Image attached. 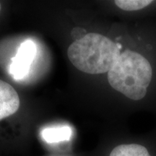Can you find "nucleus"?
<instances>
[{"instance_id":"f257e3e1","label":"nucleus","mask_w":156,"mask_h":156,"mask_svg":"<svg viewBox=\"0 0 156 156\" xmlns=\"http://www.w3.org/2000/svg\"><path fill=\"white\" fill-rule=\"evenodd\" d=\"M128 38L127 26L122 34L111 36L101 32H90L69 46L67 56L77 69L87 75H106L122 53Z\"/></svg>"},{"instance_id":"f03ea898","label":"nucleus","mask_w":156,"mask_h":156,"mask_svg":"<svg viewBox=\"0 0 156 156\" xmlns=\"http://www.w3.org/2000/svg\"><path fill=\"white\" fill-rule=\"evenodd\" d=\"M107 156H156V126L113 145Z\"/></svg>"},{"instance_id":"7ed1b4c3","label":"nucleus","mask_w":156,"mask_h":156,"mask_svg":"<svg viewBox=\"0 0 156 156\" xmlns=\"http://www.w3.org/2000/svg\"><path fill=\"white\" fill-rule=\"evenodd\" d=\"M112 5L133 22L156 19V0H115Z\"/></svg>"},{"instance_id":"20e7f679","label":"nucleus","mask_w":156,"mask_h":156,"mask_svg":"<svg viewBox=\"0 0 156 156\" xmlns=\"http://www.w3.org/2000/svg\"><path fill=\"white\" fill-rule=\"evenodd\" d=\"M36 55V46L33 41L26 40L20 44L9 66V73L14 79L21 80L27 76Z\"/></svg>"},{"instance_id":"39448f33","label":"nucleus","mask_w":156,"mask_h":156,"mask_svg":"<svg viewBox=\"0 0 156 156\" xmlns=\"http://www.w3.org/2000/svg\"><path fill=\"white\" fill-rule=\"evenodd\" d=\"M20 105L19 95L14 87L0 80V121L16 113Z\"/></svg>"},{"instance_id":"423d86ee","label":"nucleus","mask_w":156,"mask_h":156,"mask_svg":"<svg viewBox=\"0 0 156 156\" xmlns=\"http://www.w3.org/2000/svg\"><path fill=\"white\" fill-rule=\"evenodd\" d=\"M73 134V130L69 126L48 127L42 130L41 136L47 143H56L69 141Z\"/></svg>"},{"instance_id":"0eeeda50","label":"nucleus","mask_w":156,"mask_h":156,"mask_svg":"<svg viewBox=\"0 0 156 156\" xmlns=\"http://www.w3.org/2000/svg\"><path fill=\"white\" fill-rule=\"evenodd\" d=\"M1 9H2V6H1V4H0V12H1Z\"/></svg>"}]
</instances>
